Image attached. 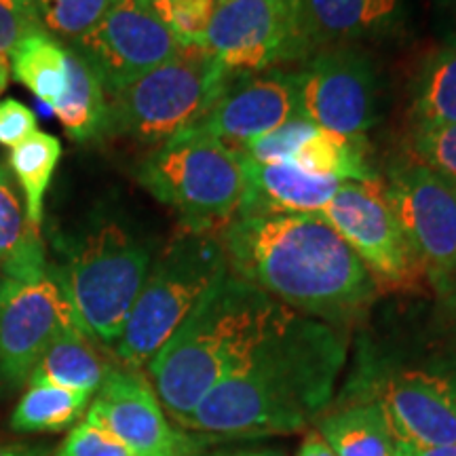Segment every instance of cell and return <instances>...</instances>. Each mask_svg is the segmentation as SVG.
<instances>
[{"label":"cell","mask_w":456,"mask_h":456,"mask_svg":"<svg viewBox=\"0 0 456 456\" xmlns=\"http://www.w3.org/2000/svg\"><path fill=\"white\" fill-rule=\"evenodd\" d=\"M395 456H456V444L450 446H433V448H419L410 444H395Z\"/></svg>","instance_id":"obj_35"},{"label":"cell","mask_w":456,"mask_h":456,"mask_svg":"<svg viewBox=\"0 0 456 456\" xmlns=\"http://www.w3.org/2000/svg\"><path fill=\"white\" fill-rule=\"evenodd\" d=\"M412 134L456 123V45H448L427 61L410 108Z\"/></svg>","instance_id":"obj_24"},{"label":"cell","mask_w":456,"mask_h":456,"mask_svg":"<svg viewBox=\"0 0 456 456\" xmlns=\"http://www.w3.org/2000/svg\"><path fill=\"white\" fill-rule=\"evenodd\" d=\"M64 269L53 271L78 326L89 338L117 345L152 265L151 248L117 220H102L68 239Z\"/></svg>","instance_id":"obj_4"},{"label":"cell","mask_w":456,"mask_h":456,"mask_svg":"<svg viewBox=\"0 0 456 456\" xmlns=\"http://www.w3.org/2000/svg\"><path fill=\"white\" fill-rule=\"evenodd\" d=\"M135 178L192 231L220 232L239 214L248 191L243 157L197 129L161 142L142 159Z\"/></svg>","instance_id":"obj_6"},{"label":"cell","mask_w":456,"mask_h":456,"mask_svg":"<svg viewBox=\"0 0 456 456\" xmlns=\"http://www.w3.org/2000/svg\"><path fill=\"white\" fill-rule=\"evenodd\" d=\"M228 72H265L311 53L300 0H224L214 9L201 47Z\"/></svg>","instance_id":"obj_8"},{"label":"cell","mask_w":456,"mask_h":456,"mask_svg":"<svg viewBox=\"0 0 456 456\" xmlns=\"http://www.w3.org/2000/svg\"><path fill=\"white\" fill-rule=\"evenodd\" d=\"M296 456H336V454L332 452V448L328 446L326 440H323L317 431H311L309 436L302 440Z\"/></svg>","instance_id":"obj_36"},{"label":"cell","mask_w":456,"mask_h":456,"mask_svg":"<svg viewBox=\"0 0 456 456\" xmlns=\"http://www.w3.org/2000/svg\"><path fill=\"white\" fill-rule=\"evenodd\" d=\"M317 129V125L302 117L289 118L281 127H277L271 134L262 135V138L249 142L239 155L249 159V161L260 165H281L292 163V159L298 148L309 140V135Z\"/></svg>","instance_id":"obj_30"},{"label":"cell","mask_w":456,"mask_h":456,"mask_svg":"<svg viewBox=\"0 0 456 456\" xmlns=\"http://www.w3.org/2000/svg\"><path fill=\"white\" fill-rule=\"evenodd\" d=\"M317 433L336 456H395V444L379 399L351 403L319 419Z\"/></svg>","instance_id":"obj_21"},{"label":"cell","mask_w":456,"mask_h":456,"mask_svg":"<svg viewBox=\"0 0 456 456\" xmlns=\"http://www.w3.org/2000/svg\"><path fill=\"white\" fill-rule=\"evenodd\" d=\"M34 28L61 45H74L94 30L118 0H26Z\"/></svg>","instance_id":"obj_28"},{"label":"cell","mask_w":456,"mask_h":456,"mask_svg":"<svg viewBox=\"0 0 456 456\" xmlns=\"http://www.w3.org/2000/svg\"><path fill=\"white\" fill-rule=\"evenodd\" d=\"M146 4H155V3H161V0H144Z\"/></svg>","instance_id":"obj_41"},{"label":"cell","mask_w":456,"mask_h":456,"mask_svg":"<svg viewBox=\"0 0 456 456\" xmlns=\"http://www.w3.org/2000/svg\"><path fill=\"white\" fill-rule=\"evenodd\" d=\"M228 271L300 315L340 326L376 281L323 214H237L220 231Z\"/></svg>","instance_id":"obj_2"},{"label":"cell","mask_w":456,"mask_h":456,"mask_svg":"<svg viewBox=\"0 0 456 456\" xmlns=\"http://www.w3.org/2000/svg\"><path fill=\"white\" fill-rule=\"evenodd\" d=\"M288 309L231 271L222 275L148 362L161 406L184 423L216 385L248 362Z\"/></svg>","instance_id":"obj_3"},{"label":"cell","mask_w":456,"mask_h":456,"mask_svg":"<svg viewBox=\"0 0 456 456\" xmlns=\"http://www.w3.org/2000/svg\"><path fill=\"white\" fill-rule=\"evenodd\" d=\"M345 353L338 328L288 309L248 362L216 385L182 427L224 437L306 429L332 399Z\"/></svg>","instance_id":"obj_1"},{"label":"cell","mask_w":456,"mask_h":456,"mask_svg":"<svg viewBox=\"0 0 456 456\" xmlns=\"http://www.w3.org/2000/svg\"><path fill=\"white\" fill-rule=\"evenodd\" d=\"M212 456H285V454L273 448H245V450H226V452H216Z\"/></svg>","instance_id":"obj_39"},{"label":"cell","mask_w":456,"mask_h":456,"mask_svg":"<svg viewBox=\"0 0 456 456\" xmlns=\"http://www.w3.org/2000/svg\"><path fill=\"white\" fill-rule=\"evenodd\" d=\"M110 372L83 330L68 328L57 334L38 357L28 385H55L94 395Z\"/></svg>","instance_id":"obj_20"},{"label":"cell","mask_w":456,"mask_h":456,"mask_svg":"<svg viewBox=\"0 0 456 456\" xmlns=\"http://www.w3.org/2000/svg\"><path fill=\"white\" fill-rule=\"evenodd\" d=\"M322 214L366 265L376 283L412 288L425 277L399 224L385 180H345Z\"/></svg>","instance_id":"obj_9"},{"label":"cell","mask_w":456,"mask_h":456,"mask_svg":"<svg viewBox=\"0 0 456 456\" xmlns=\"http://www.w3.org/2000/svg\"><path fill=\"white\" fill-rule=\"evenodd\" d=\"M446 3H452V4H456V0H446Z\"/></svg>","instance_id":"obj_42"},{"label":"cell","mask_w":456,"mask_h":456,"mask_svg":"<svg viewBox=\"0 0 456 456\" xmlns=\"http://www.w3.org/2000/svg\"><path fill=\"white\" fill-rule=\"evenodd\" d=\"M0 269L17 281H34L49 273L41 231L28 218L9 165H0Z\"/></svg>","instance_id":"obj_19"},{"label":"cell","mask_w":456,"mask_h":456,"mask_svg":"<svg viewBox=\"0 0 456 456\" xmlns=\"http://www.w3.org/2000/svg\"><path fill=\"white\" fill-rule=\"evenodd\" d=\"M61 157V144L55 135L34 131L30 138L11 148L9 169L20 184L28 218L41 226L43 201Z\"/></svg>","instance_id":"obj_26"},{"label":"cell","mask_w":456,"mask_h":456,"mask_svg":"<svg viewBox=\"0 0 456 456\" xmlns=\"http://www.w3.org/2000/svg\"><path fill=\"white\" fill-rule=\"evenodd\" d=\"M385 186L427 281L440 296L456 262V184L406 157L391 163Z\"/></svg>","instance_id":"obj_10"},{"label":"cell","mask_w":456,"mask_h":456,"mask_svg":"<svg viewBox=\"0 0 456 456\" xmlns=\"http://www.w3.org/2000/svg\"><path fill=\"white\" fill-rule=\"evenodd\" d=\"M0 456H47V448L43 446H3Z\"/></svg>","instance_id":"obj_37"},{"label":"cell","mask_w":456,"mask_h":456,"mask_svg":"<svg viewBox=\"0 0 456 456\" xmlns=\"http://www.w3.org/2000/svg\"><path fill=\"white\" fill-rule=\"evenodd\" d=\"M248 174L239 214H322L345 180L313 175L292 163L260 165L243 157Z\"/></svg>","instance_id":"obj_18"},{"label":"cell","mask_w":456,"mask_h":456,"mask_svg":"<svg viewBox=\"0 0 456 456\" xmlns=\"http://www.w3.org/2000/svg\"><path fill=\"white\" fill-rule=\"evenodd\" d=\"M440 298L446 302L450 309L456 313V262H454L452 271H450V277H448L446 285H444V289L440 292Z\"/></svg>","instance_id":"obj_38"},{"label":"cell","mask_w":456,"mask_h":456,"mask_svg":"<svg viewBox=\"0 0 456 456\" xmlns=\"http://www.w3.org/2000/svg\"><path fill=\"white\" fill-rule=\"evenodd\" d=\"M37 131V114L17 100L0 102V146L15 148Z\"/></svg>","instance_id":"obj_34"},{"label":"cell","mask_w":456,"mask_h":456,"mask_svg":"<svg viewBox=\"0 0 456 456\" xmlns=\"http://www.w3.org/2000/svg\"><path fill=\"white\" fill-rule=\"evenodd\" d=\"M7 83H9V61L7 57H0V94L7 89Z\"/></svg>","instance_id":"obj_40"},{"label":"cell","mask_w":456,"mask_h":456,"mask_svg":"<svg viewBox=\"0 0 456 456\" xmlns=\"http://www.w3.org/2000/svg\"><path fill=\"white\" fill-rule=\"evenodd\" d=\"M68 328L81 330L53 271L34 281L0 279V379L28 383L43 351Z\"/></svg>","instance_id":"obj_13"},{"label":"cell","mask_w":456,"mask_h":456,"mask_svg":"<svg viewBox=\"0 0 456 456\" xmlns=\"http://www.w3.org/2000/svg\"><path fill=\"white\" fill-rule=\"evenodd\" d=\"M366 138H345L328 129H315L298 148L292 165L313 175H330L338 180L379 178L368 163Z\"/></svg>","instance_id":"obj_25"},{"label":"cell","mask_w":456,"mask_h":456,"mask_svg":"<svg viewBox=\"0 0 456 456\" xmlns=\"http://www.w3.org/2000/svg\"><path fill=\"white\" fill-rule=\"evenodd\" d=\"M66 47L94 68L106 95L129 87L186 49L144 0H118L87 37Z\"/></svg>","instance_id":"obj_12"},{"label":"cell","mask_w":456,"mask_h":456,"mask_svg":"<svg viewBox=\"0 0 456 456\" xmlns=\"http://www.w3.org/2000/svg\"><path fill=\"white\" fill-rule=\"evenodd\" d=\"M226 273L220 232L182 226L148 269L121 338L114 345L123 368H146L203 294Z\"/></svg>","instance_id":"obj_5"},{"label":"cell","mask_w":456,"mask_h":456,"mask_svg":"<svg viewBox=\"0 0 456 456\" xmlns=\"http://www.w3.org/2000/svg\"><path fill=\"white\" fill-rule=\"evenodd\" d=\"M91 395L55 385H28V391L20 399L11 427L20 433L61 431L74 425L89 408Z\"/></svg>","instance_id":"obj_27"},{"label":"cell","mask_w":456,"mask_h":456,"mask_svg":"<svg viewBox=\"0 0 456 456\" xmlns=\"http://www.w3.org/2000/svg\"><path fill=\"white\" fill-rule=\"evenodd\" d=\"M208 456H212V454H208Z\"/></svg>","instance_id":"obj_44"},{"label":"cell","mask_w":456,"mask_h":456,"mask_svg":"<svg viewBox=\"0 0 456 456\" xmlns=\"http://www.w3.org/2000/svg\"><path fill=\"white\" fill-rule=\"evenodd\" d=\"M85 420L123 442L135 456H180L182 437L171 429L155 387L140 370H110Z\"/></svg>","instance_id":"obj_15"},{"label":"cell","mask_w":456,"mask_h":456,"mask_svg":"<svg viewBox=\"0 0 456 456\" xmlns=\"http://www.w3.org/2000/svg\"><path fill=\"white\" fill-rule=\"evenodd\" d=\"M218 3H224V0H216V4H218Z\"/></svg>","instance_id":"obj_43"},{"label":"cell","mask_w":456,"mask_h":456,"mask_svg":"<svg viewBox=\"0 0 456 456\" xmlns=\"http://www.w3.org/2000/svg\"><path fill=\"white\" fill-rule=\"evenodd\" d=\"M393 437L419 448L456 444V374L403 370L379 395Z\"/></svg>","instance_id":"obj_16"},{"label":"cell","mask_w":456,"mask_h":456,"mask_svg":"<svg viewBox=\"0 0 456 456\" xmlns=\"http://www.w3.org/2000/svg\"><path fill=\"white\" fill-rule=\"evenodd\" d=\"M232 72L199 47H186L167 64L108 95L104 135L161 144L195 127L231 81Z\"/></svg>","instance_id":"obj_7"},{"label":"cell","mask_w":456,"mask_h":456,"mask_svg":"<svg viewBox=\"0 0 456 456\" xmlns=\"http://www.w3.org/2000/svg\"><path fill=\"white\" fill-rule=\"evenodd\" d=\"M32 30L37 28L26 0H0V57H9L11 49Z\"/></svg>","instance_id":"obj_33"},{"label":"cell","mask_w":456,"mask_h":456,"mask_svg":"<svg viewBox=\"0 0 456 456\" xmlns=\"http://www.w3.org/2000/svg\"><path fill=\"white\" fill-rule=\"evenodd\" d=\"M298 117L345 138H366L376 123V74L355 47L313 53L294 70Z\"/></svg>","instance_id":"obj_11"},{"label":"cell","mask_w":456,"mask_h":456,"mask_svg":"<svg viewBox=\"0 0 456 456\" xmlns=\"http://www.w3.org/2000/svg\"><path fill=\"white\" fill-rule=\"evenodd\" d=\"M298 117L294 72L265 70L232 74L218 102L195 127L232 151L271 134Z\"/></svg>","instance_id":"obj_14"},{"label":"cell","mask_w":456,"mask_h":456,"mask_svg":"<svg viewBox=\"0 0 456 456\" xmlns=\"http://www.w3.org/2000/svg\"><path fill=\"white\" fill-rule=\"evenodd\" d=\"M68 49V85L53 114L74 142L98 140L106 131L108 95L98 74L77 51Z\"/></svg>","instance_id":"obj_22"},{"label":"cell","mask_w":456,"mask_h":456,"mask_svg":"<svg viewBox=\"0 0 456 456\" xmlns=\"http://www.w3.org/2000/svg\"><path fill=\"white\" fill-rule=\"evenodd\" d=\"M151 9L178 38L182 47H201L212 21L216 0H161L151 4Z\"/></svg>","instance_id":"obj_29"},{"label":"cell","mask_w":456,"mask_h":456,"mask_svg":"<svg viewBox=\"0 0 456 456\" xmlns=\"http://www.w3.org/2000/svg\"><path fill=\"white\" fill-rule=\"evenodd\" d=\"M311 53L391 32L402 20V0H300Z\"/></svg>","instance_id":"obj_17"},{"label":"cell","mask_w":456,"mask_h":456,"mask_svg":"<svg viewBox=\"0 0 456 456\" xmlns=\"http://www.w3.org/2000/svg\"><path fill=\"white\" fill-rule=\"evenodd\" d=\"M17 83L53 108L68 85V49L41 30L28 32L9 53Z\"/></svg>","instance_id":"obj_23"},{"label":"cell","mask_w":456,"mask_h":456,"mask_svg":"<svg viewBox=\"0 0 456 456\" xmlns=\"http://www.w3.org/2000/svg\"><path fill=\"white\" fill-rule=\"evenodd\" d=\"M414 161L456 184V123L410 135V155Z\"/></svg>","instance_id":"obj_31"},{"label":"cell","mask_w":456,"mask_h":456,"mask_svg":"<svg viewBox=\"0 0 456 456\" xmlns=\"http://www.w3.org/2000/svg\"><path fill=\"white\" fill-rule=\"evenodd\" d=\"M53 456H135L131 450L98 425L78 423Z\"/></svg>","instance_id":"obj_32"}]
</instances>
